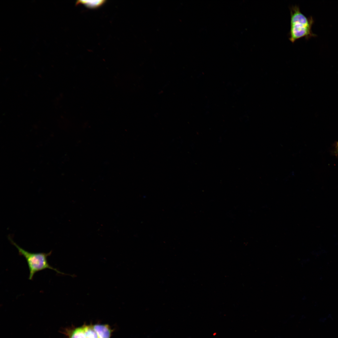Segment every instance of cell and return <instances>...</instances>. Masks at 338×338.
Here are the masks:
<instances>
[{
	"instance_id": "cell-3",
	"label": "cell",
	"mask_w": 338,
	"mask_h": 338,
	"mask_svg": "<svg viewBox=\"0 0 338 338\" xmlns=\"http://www.w3.org/2000/svg\"><path fill=\"white\" fill-rule=\"evenodd\" d=\"M63 333L67 338H86L84 325L73 329H66Z\"/></svg>"
},
{
	"instance_id": "cell-6",
	"label": "cell",
	"mask_w": 338,
	"mask_h": 338,
	"mask_svg": "<svg viewBox=\"0 0 338 338\" xmlns=\"http://www.w3.org/2000/svg\"><path fill=\"white\" fill-rule=\"evenodd\" d=\"M86 338H99L92 325H84Z\"/></svg>"
},
{
	"instance_id": "cell-2",
	"label": "cell",
	"mask_w": 338,
	"mask_h": 338,
	"mask_svg": "<svg viewBox=\"0 0 338 338\" xmlns=\"http://www.w3.org/2000/svg\"><path fill=\"white\" fill-rule=\"evenodd\" d=\"M8 238L11 243L18 249L19 254L25 258L29 270V279L32 280L34 274L37 272L46 269L53 270L59 274H65L49 264L47 258L51 254L52 251L47 253L30 252L19 247L13 241L10 236H9Z\"/></svg>"
},
{
	"instance_id": "cell-4",
	"label": "cell",
	"mask_w": 338,
	"mask_h": 338,
	"mask_svg": "<svg viewBox=\"0 0 338 338\" xmlns=\"http://www.w3.org/2000/svg\"><path fill=\"white\" fill-rule=\"evenodd\" d=\"M92 325L99 338H110L112 330L108 325L97 324Z\"/></svg>"
},
{
	"instance_id": "cell-1",
	"label": "cell",
	"mask_w": 338,
	"mask_h": 338,
	"mask_svg": "<svg viewBox=\"0 0 338 338\" xmlns=\"http://www.w3.org/2000/svg\"><path fill=\"white\" fill-rule=\"evenodd\" d=\"M290 29L289 33V40L292 43L297 40L305 38L308 39L315 35L312 31L311 28L314 21L311 17H306L301 12L297 5L290 8Z\"/></svg>"
},
{
	"instance_id": "cell-5",
	"label": "cell",
	"mask_w": 338,
	"mask_h": 338,
	"mask_svg": "<svg viewBox=\"0 0 338 338\" xmlns=\"http://www.w3.org/2000/svg\"><path fill=\"white\" fill-rule=\"evenodd\" d=\"M105 1L99 0H79L76 2V4H82L90 8L98 7L105 3Z\"/></svg>"
},
{
	"instance_id": "cell-7",
	"label": "cell",
	"mask_w": 338,
	"mask_h": 338,
	"mask_svg": "<svg viewBox=\"0 0 338 338\" xmlns=\"http://www.w3.org/2000/svg\"><path fill=\"white\" fill-rule=\"evenodd\" d=\"M336 147H337V151L338 152V141L337 143Z\"/></svg>"
}]
</instances>
